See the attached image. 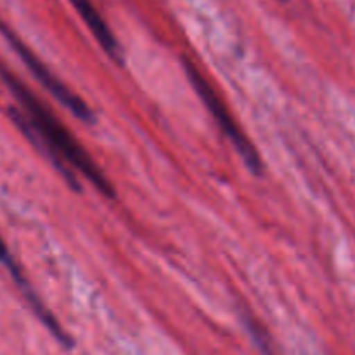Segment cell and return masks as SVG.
<instances>
[{"label":"cell","mask_w":355,"mask_h":355,"mask_svg":"<svg viewBox=\"0 0 355 355\" xmlns=\"http://www.w3.org/2000/svg\"><path fill=\"white\" fill-rule=\"evenodd\" d=\"M0 78L19 103V107H9L10 120L33 142L35 148L40 149L51 159L68 186L75 191L82 189V184L76 177V173H82L103 196L114 198L113 184L94 162L92 156L59 120L58 114L19 76L14 75L3 61H0Z\"/></svg>","instance_id":"6da1fadb"},{"label":"cell","mask_w":355,"mask_h":355,"mask_svg":"<svg viewBox=\"0 0 355 355\" xmlns=\"http://www.w3.org/2000/svg\"><path fill=\"white\" fill-rule=\"evenodd\" d=\"M184 69H186L187 76H189V82L193 85V89L196 90L198 97L201 99V103L205 104L208 111H210L211 118L215 120L217 127L220 128L222 134L227 137V141L231 142L232 148L236 149V153L239 155V158L245 162L246 168L253 173V175L260 177L263 173V162L260 153L257 151L255 144L250 141L248 135L243 132V128L239 127L238 121L234 120L232 113L229 111V106L224 103V99L220 97V94L215 90V87L211 85L207 80V76L198 69V66L193 61L184 58L182 59Z\"/></svg>","instance_id":"7a4b0ae2"},{"label":"cell","mask_w":355,"mask_h":355,"mask_svg":"<svg viewBox=\"0 0 355 355\" xmlns=\"http://www.w3.org/2000/svg\"><path fill=\"white\" fill-rule=\"evenodd\" d=\"M0 33L6 37V40L9 42L10 47L16 51V54L21 58V61H23L24 64H26V68L30 69L31 75H33L35 78L45 87V90L51 92V96H54L55 99L73 114V116L85 121L87 125H92L94 121L97 120L96 111L90 107V104L87 103L82 96H78L75 90L69 89L58 75H54L52 69L49 68V66L45 64V62L42 61V59L38 58V55L35 54V52L31 51V49L28 47V45L24 44V42L21 40V38L17 37L2 19H0Z\"/></svg>","instance_id":"3957f363"},{"label":"cell","mask_w":355,"mask_h":355,"mask_svg":"<svg viewBox=\"0 0 355 355\" xmlns=\"http://www.w3.org/2000/svg\"><path fill=\"white\" fill-rule=\"evenodd\" d=\"M0 266L6 267L7 272L10 274V277H12V281L16 283V286L19 288V291L23 293V297H24V300L28 302V305H30L31 311L35 312V315L38 318V321H40L42 324L49 329V333H51V335L54 336V338L58 340V342L61 343L64 349H73L75 342H73L71 335H69V333L66 331L61 324H59V321L55 319V315L52 314L47 307H45V304L42 302V298L38 297L37 291H35V288L31 286V283L28 281L24 270L21 269L19 262H17V260L14 259L12 253H10L9 246L6 245V241H3L2 236H0Z\"/></svg>","instance_id":"277c9868"},{"label":"cell","mask_w":355,"mask_h":355,"mask_svg":"<svg viewBox=\"0 0 355 355\" xmlns=\"http://www.w3.org/2000/svg\"><path fill=\"white\" fill-rule=\"evenodd\" d=\"M75 7V10L78 12V16L82 17L83 23L87 24V28L90 30V33L94 35L99 45L103 47V51L110 55L113 61H116L118 64H123V54H121V47L118 44L116 37L111 31L110 24L106 23L101 12L97 10V7L94 6L92 0H69Z\"/></svg>","instance_id":"5b68a950"},{"label":"cell","mask_w":355,"mask_h":355,"mask_svg":"<svg viewBox=\"0 0 355 355\" xmlns=\"http://www.w3.org/2000/svg\"><path fill=\"white\" fill-rule=\"evenodd\" d=\"M243 321H245L246 328H248L250 335H252L253 342H255L257 349L260 350L262 355H279L276 350V345H274L272 338L267 333V329L263 328L262 322L259 319H255V315L252 314L250 311H243Z\"/></svg>","instance_id":"8992f818"},{"label":"cell","mask_w":355,"mask_h":355,"mask_svg":"<svg viewBox=\"0 0 355 355\" xmlns=\"http://www.w3.org/2000/svg\"><path fill=\"white\" fill-rule=\"evenodd\" d=\"M281 2H286V0H281Z\"/></svg>","instance_id":"52a82bcc"}]
</instances>
